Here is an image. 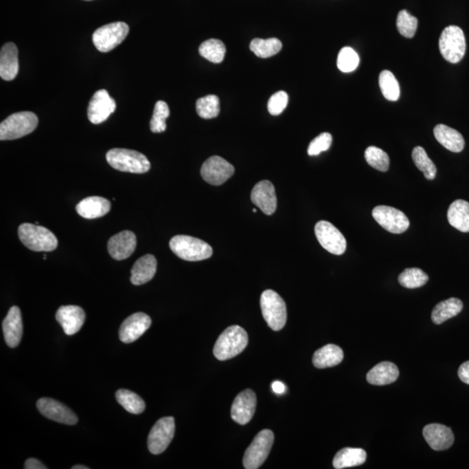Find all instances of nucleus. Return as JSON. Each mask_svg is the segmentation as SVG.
I'll use <instances>...</instances> for the list:
<instances>
[{"mask_svg":"<svg viewBox=\"0 0 469 469\" xmlns=\"http://www.w3.org/2000/svg\"><path fill=\"white\" fill-rule=\"evenodd\" d=\"M248 343V334L244 329L238 325L229 327L216 342L214 356L220 361L231 359L242 353Z\"/></svg>","mask_w":469,"mask_h":469,"instance_id":"obj_1","label":"nucleus"},{"mask_svg":"<svg viewBox=\"0 0 469 469\" xmlns=\"http://www.w3.org/2000/svg\"><path fill=\"white\" fill-rule=\"evenodd\" d=\"M108 164L115 170L143 174L150 171L151 163L144 154L128 149H111L106 154Z\"/></svg>","mask_w":469,"mask_h":469,"instance_id":"obj_2","label":"nucleus"},{"mask_svg":"<svg viewBox=\"0 0 469 469\" xmlns=\"http://www.w3.org/2000/svg\"><path fill=\"white\" fill-rule=\"evenodd\" d=\"M170 248L174 254L185 261H202L213 254V249L207 242L190 236H175L170 241Z\"/></svg>","mask_w":469,"mask_h":469,"instance_id":"obj_3","label":"nucleus"},{"mask_svg":"<svg viewBox=\"0 0 469 469\" xmlns=\"http://www.w3.org/2000/svg\"><path fill=\"white\" fill-rule=\"evenodd\" d=\"M19 237L22 244L33 251H52L57 247L55 235L42 226L23 224L19 228Z\"/></svg>","mask_w":469,"mask_h":469,"instance_id":"obj_4","label":"nucleus"},{"mask_svg":"<svg viewBox=\"0 0 469 469\" xmlns=\"http://www.w3.org/2000/svg\"><path fill=\"white\" fill-rule=\"evenodd\" d=\"M39 119L31 111L11 115L0 124V140H15L32 133L38 126Z\"/></svg>","mask_w":469,"mask_h":469,"instance_id":"obj_5","label":"nucleus"},{"mask_svg":"<svg viewBox=\"0 0 469 469\" xmlns=\"http://www.w3.org/2000/svg\"><path fill=\"white\" fill-rule=\"evenodd\" d=\"M262 313L263 318L268 323L269 328L279 332L283 329L287 320V308L285 302L274 290L267 289L262 292L261 299Z\"/></svg>","mask_w":469,"mask_h":469,"instance_id":"obj_6","label":"nucleus"},{"mask_svg":"<svg viewBox=\"0 0 469 469\" xmlns=\"http://www.w3.org/2000/svg\"><path fill=\"white\" fill-rule=\"evenodd\" d=\"M439 48L447 61L457 64L465 55L466 39L463 31L457 26L446 27L439 39Z\"/></svg>","mask_w":469,"mask_h":469,"instance_id":"obj_7","label":"nucleus"},{"mask_svg":"<svg viewBox=\"0 0 469 469\" xmlns=\"http://www.w3.org/2000/svg\"><path fill=\"white\" fill-rule=\"evenodd\" d=\"M130 28L124 22H114L100 27L93 35V41L101 52H109L126 39Z\"/></svg>","mask_w":469,"mask_h":469,"instance_id":"obj_8","label":"nucleus"},{"mask_svg":"<svg viewBox=\"0 0 469 469\" xmlns=\"http://www.w3.org/2000/svg\"><path fill=\"white\" fill-rule=\"evenodd\" d=\"M273 443H274V434L271 430H265L259 432L246 450L244 457L245 468L256 469L261 467L269 457Z\"/></svg>","mask_w":469,"mask_h":469,"instance_id":"obj_9","label":"nucleus"},{"mask_svg":"<svg viewBox=\"0 0 469 469\" xmlns=\"http://www.w3.org/2000/svg\"><path fill=\"white\" fill-rule=\"evenodd\" d=\"M175 434V420L168 417L158 420L148 437V448L151 454H160L166 450Z\"/></svg>","mask_w":469,"mask_h":469,"instance_id":"obj_10","label":"nucleus"},{"mask_svg":"<svg viewBox=\"0 0 469 469\" xmlns=\"http://www.w3.org/2000/svg\"><path fill=\"white\" fill-rule=\"evenodd\" d=\"M317 240L327 251L340 256L346 251L347 241L338 229L327 221L317 222L315 227Z\"/></svg>","mask_w":469,"mask_h":469,"instance_id":"obj_11","label":"nucleus"},{"mask_svg":"<svg viewBox=\"0 0 469 469\" xmlns=\"http://www.w3.org/2000/svg\"><path fill=\"white\" fill-rule=\"evenodd\" d=\"M372 215L378 224L393 234H401L410 227L407 216L396 208L379 205L374 208Z\"/></svg>","mask_w":469,"mask_h":469,"instance_id":"obj_12","label":"nucleus"},{"mask_svg":"<svg viewBox=\"0 0 469 469\" xmlns=\"http://www.w3.org/2000/svg\"><path fill=\"white\" fill-rule=\"evenodd\" d=\"M235 168L224 158L211 157L201 168L202 180L212 185H221L234 174Z\"/></svg>","mask_w":469,"mask_h":469,"instance_id":"obj_13","label":"nucleus"},{"mask_svg":"<svg viewBox=\"0 0 469 469\" xmlns=\"http://www.w3.org/2000/svg\"><path fill=\"white\" fill-rule=\"evenodd\" d=\"M116 102L106 90H97L88 106V119L94 124H102L116 111Z\"/></svg>","mask_w":469,"mask_h":469,"instance_id":"obj_14","label":"nucleus"},{"mask_svg":"<svg viewBox=\"0 0 469 469\" xmlns=\"http://www.w3.org/2000/svg\"><path fill=\"white\" fill-rule=\"evenodd\" d=\"M37 408L44 417L57 423L75 425L79 421V418L70 408L50 398L39 399L37 403Z\"/></svg>","mask_w":469,"mask_h":469,"instance_id":"obj_15","label":"nucleus"},{"mask_svg":"<svg viewBox=\"0 0 469 469\" xmlns=\"http://www.w3.org/2000/svg\"><path fill=\"white\" fill-rule=\"evenodd\" d=\"M151 325V317L143 312H137L127 317L120 326L119 338L124 343H131L144 335Z\"/></svg>","mask_w":469,"mask_h":469,"instance_id":"obj_16","label":"nucleus"},{"mask_svg":"<svg viewBox=\"0 0 469 469\" xmlns=\"http://www.w3.org/2000/svg\"><path fill=\"white\" fill-rule=\"evenodd\" d=\"M251 201L265 215L274 214L278 207V199L271 182L263 180L256 184L251 191Z\"/></svg>","mask_w":469,"mask_h":469,"instance_id":"obj_17","label":"nucleus"},{"mask_svg":"<svg viewBox=\"0 0 469 469\" xmlns=\"http://www.w3.org/2000/svg\"><path fill=\"white\" fill-rule=\"evenodd\" d=\"M256 406V394L251 390L242 391L233 401L231 407L232 420L238 424H247L254 416Z\"/></svg>","mask_w":469,"mask_h":469,"instance_id":"obj_18","label":"nucleus"},{"mask_svg":"<svg viewBox=\"0 0 469 469\" xmlns=\"http://www.w3.org/2000/svg\"><path fill=\"white\" fill-rule=\"evenodd\" d=\"M56 319L66 335L73 336L82 328L86 320V313L79 306H62L57 309Z\"/></svg>","mask_w":469,"mask_h":469,"instance_id":"obj_19","label":"nucleus"},{"mask_svg":"<svg viewBox=\"0 0 469 469\" xmlns=\"http://www.w3.org/2000/svg\"><path fill=\"white\" fill-rule=\"evenodd\" d=\"M137 247L136 235L133 231H124L113 236L108 242V251L117 261L130 258Z\"/></svg>","mask_w":469,"mask_h":469,"instance_id":"obj_20","label":"nucleus"},{"mask_svg":"<svg viewBox=\"0 0 469 469\" xmlns=\"http://www.w3.org/2000/svg\"><path fill=\"white\" fill-rule=\"evenodd\" d=\"M423 437L432 450L443 451L454 443V437L451 428L444 425L428 424L423 428Z\"/></svg>","mask_w":469,"mask_h":469,"instance_id":"obj_21","label":"nucleus"},{"mask_svg":"<svg viewBox=\"0 0 469 469\" xmlns=\"http://www.w3.org/2000/svg\"><path fill=\"white\" fill-rule=\"evenodd\" d=\"M3 332L10 347L19 345L23 336L22 316L19 307L13 306L9 309L8 316L3 320Z\"/></svg>","mask_w":469,"mask_h":469,"instance_id":"obj_22","label":"nucleus"},{"mask_svg":"<svg viewBox=\"0 0 469 469\" xmlns=\"http://www.w3.org/2000/svg\"><path fill=\"white\" fill-rule=\"evenodd\" d=\"M19 52L15 44L6 43L0 52V77L6 81H12L18 75Z\"/></svg>","mask_w":469,"mask_h":469,"instance_id":"obj_23","label":"nucleus"},{"mask_svg":"<svg viewBox=\"0 0 469 469\" xmlns=\"http://www.w3.org/2000/svg\"><path fill=\"white\" fill-rule=\"evenodd\" d=\"M157 262L153 255L142 256L134 263L131 271V282L134 285H144L154 278L157 272Z\"/></svg>","mask_w":469,"mask_h":469,"instance_id":"obj_24","label":"nucleus"},{"mask_svg":"<svg viewBox=\"0 0 469 469\" xmlns=\"http://www.w3.org/2000/svg\"><path fill=\"white\" fill-rule=\"evenodd\" d=\"M111 202L101 197H90L83 199L76 207V211L81 217L86 219H96L106 216L111 211Z\"/></svg>","mask_w":469,"mask_h":469,"instance_id":"obj_25","label":"nucleus"},{"mask_svg":"<svg viewBox=\"0 0 469 469\" xmlns=\"http://www.w3.org/2000/svg\"><path fill=\"white\" fill-rule=\"evenodd\" d=\"M399 377V370L396 364L390 362L378 363L367 374V383L373 385L383 386L391 384Z\"/></svg>","mask_w":469,"mask_h":469,"instance_id":"obj_26","label":"nucleus"},{"mask_svg":"<svg viewBox=\"0 0 469 469\" xmlns=\"http://www.w3.org/2000/svg\"><path fill=\"white\" fill-rule=\"evenodd\" d=\"M434 134L439 143L452 153H461L464 149L463 137L453 128L445 126V124H438L434 127Z\"/></svg>","mask_w":469,"mask_h":469,"instance_id":"obj_27","label":"nucleus"},{"mask_svg":"<svg viewBox=\"0 0 469 469\" xmlns=\"http://www.w3.org/2000/svg\"><path fill=\"white\" fill-rule=\"evenodd\" d=\"M343 360V350L335 344H328L316 351L313 356V364L317 369H326L338 365Z\"/></svg>","mask_w":469,"mask_h":469,"instance_id":"obj_28","label":"nucleus"},{"mask_svg":"<svg viewBox=\"0 0 469 469\" xmlns=\"http://www.w3.org/2000/svg\"><path fill=\"white\" fill-rule=\"evenodd\" d=\"M450 225L461 232H469V202L458 199L452 202L448 211Z\"/></svg>","mask_w":469,"mask_h":469,"instance_id":"obj_29","label":"nucleus"},{"mask_svg":"<svg viewBox=\"0 0 469 469\" xmlns=\"http://www.w3.org/2000/svg\"><path fill=\"white\" fill-rule=\"evenodd\" d=\"M463 303L460 299L452 298L439 303L432 312L431 318L435 325H441L461 312Z\"/></svg>","mask_w":469,"mask_h":469,"instance_id":"obj_30","label":"nucleus"},{"mask_svg":"<svg viewBox=\"0 0 469 469\" xmlns=\"http://www.w3.org/2000/svg\"><path fill=\"white\" fill-rule=\"evenodd\" d=\"M366 459V452L362 448H345L336 454L333 466L336 469L356 467L363 465Z\"/></svg>","mask_w":469,"mask_h":469,"instance_id":"obj_31","label":"nucleus"},{"mask_svg":"<svg viewBox=\"0 0 469 469\" xmlns=\"http://www.w3.org/2000/svg\"><path fill=\"white\" fill-rule=\"evenodd\" d=\"M116 399L117 403L131 414H140L143 413L145 410L144 400L133 391L128 390H117Z\"/></svg>","mask_w":469,"mask_h":469,"instance_id":"obj_32","label":"nucleus"},{"mask_svg":"<svg viewBox=\"0 0 469 469\" xmlns=\"http://www.w3.org/2000/svg\"><path fill=\"white\" fill-rule=\"evenodd\" d=\"M283 47L282 42L276 38L268 39H254L249 45V49L256 56L262 59H267L276 55Z\"/></svg>","mask_w":469,"mask_h":469,"instance_id":"obj_33","label":"nucleus"},{"mask_svg":"<svg viewBox=\"0 0 469 469\" xmlns=\"http://www.w3.org/2000/svg\"><path fill=\"white\" fill-rule=\"evenodd\" d=\"M199 53L209 61L219 64L224 59L226 47L221 40L211 39L202 44Z\"/></svg>","mask_w":469,"mask_h":469,"instance_id":"obj_34","label":"nucleus"},{"mask_svg":"<svg viewBox=\"0 0 469 469\" xmlns=\"http://www.w3.org/2000/svg\"><path fill=\"white\" fill-rule=\"evenodd\" d=\"M381 90L384 97L390 101H397L400 97L399 83L390 70H383L379 77Z\"/></svg>","mask_w":469,"mask_h":469,"instance_id":"obj_35","label":"nucleus"},{"mask_svg":"<svg viewBox=\"0 0 469 469\" xmlns=\"http://www.w3.org/2000/svg\"><path fill=\"white\" fill-rule=\"evenodd\" d=\"M412 158L414 164L417 165V167L421 172H423L425 178L428 180H434L437 169L435 167L433 161L428 157L426 151L423 147L417 146L414 148L412 153Z\"/></svg>","mask_w":469,"mask_h":469,"instance_id":"obj_36","label":"nucleus"},{"mask_svg":"<svg viewBox=\"0 0 469 469\" xmlns=\"http://www.w3.org/2000/svg\"><path fill=\"white\" fill-rule=\"evenodd\" d=\"M398 281L405 288L417 289L426 285L428 281V276L421 269H406L403 273H401Z\"/></svg>","mask_w":469,"mask_h":469,"instance_id":"obj_37","label":"nucleus"},{"mask_svg":"<svg viewBox=\"0 0 469 469\" xmlns=\"http://www.w3.org/2000/svg\"><path fill=\"white\" fill-rule=\"evenodd\" d=\"M197 113L199 117L204 119L217 117L220 113V101L218 97L208 95L198 99Z\"/></svg>","mask_w":469,"mask_h":469,"instance_id":"obj_38","label":"nucleus"},{"mask_svg":"<svg viewBox=\"0 0 469 469\" xmlns=\"http://www.w3.org/2000/svg\"><path fill=\"white\" fill-rule=\"evenodd\" d=\"M170 116V109L164 101H157L155 104L153 116L151 119V131L153 133H164L166 130V119Z\"/></svg>","mask_w":469,"mask_h":469,"instance_id":"obj_39","label":"nucleus"},{"mask_svg":"<svg viewBox=\"0 0 469 469\" xmlns=\"http://www.w3.org/2000/svg\"><path fill=\"white\" fill-rule=\"evenodd\" d=\"M360 63V57L350 47H344L337 57V67L344 73L354 72Z\"/></svg>","mask_w":469,"mask_h":469,"instance_id":"obj_40","label":"nucleus"},{"mask_svg":"<svg viewBox=\"0 0 469 469\" xmlns=\"http://www.w3.org/2000/svg\"><path fill=\"white\" fill-rule=\"evenodd\" d=\"M365 160L371 167L385 172L390 168V157L385 151L379 148L370 146L365 151Z\"/></svg>","mask_w":469,"mask_h":469,"instance_id":"obj_41","label":"nucleus"},{"mask_svg":"<svg viewBox=\"0 0 469 469\" xmlns=\"http://www.w3.org/2000/svg\"><path fill=\"white\" fill-rule=\"evenodd\" d=\"M396 26L400 35L405 38L411 39L416 35L418 27V19L410 15L406 10L398 13Z\"/></svg>","mask_w":469,"mask_h":469,"instance_id":"obj_42","label":"nucleus"},{"mask_svg":"<svg viewBox=\"0 0 469 469\" xmlns=\"http://www.w3.org/2000/svg\"><path fill=\"white\" fill-rule=\"evenodd\" d=\"M332 134L325 133L320 134L315 140L310 142L308 148V154L309 156H317L323 151H328L332 146Z\"/></svg>","mask_w":469,"mask_h":469,"instance_id":"obj_43","label":"nucleus"},{"mask_svg":"<svg viewBox=\"0 0 469 469\" xmlns=\"http://www.w3.org/2000/svg\"><path fill=\"white\" fill-rule=\"evenodd\" d=\"M289 96L285 92H278L273 94L268 102V111L272 116H278L285 110L288 106Z\"/></svg>","mask_w":469,"mask_h":469,"instance_id":"obj_44","label":"nucleus"},{"mask_svg":"<svg viewBox=\"0 0 469 469\" xmlns=\"http://www.w3.org/2000/svg\"><path fill=\"white\" fill-rule=\"evenodd\" d=\"M458 376L462 382L469 384V361L462 363L461 367H459Z\"/></svg>","mask_w":469,"mask_h":469,"instance_id":"obj_45","label":"nucleus"},{"mask_svg":"<svg viewBox=\"0 0 469 469\" xmlns=\"http://www.w3.org/2000/svg\"><path fill=\"white\" fill-rule=\"evenodd\" d=\"M26 469H47L45 464H43L41 461L37 460L35 458H30L26 461L25 463Z\"/></svg>","mask_w":469,"mask_h":469,"instance_id":"obj_46","label":"nucleus"},{"mask_svg":"<svg viewBox=\"0 0 469 469\" xmlns=\"http://www.w3.org/2000/svg\"><path fill=\"white\" fill-rule=\"evenodd\" d=\"M271 387L273 391H274V392L276 394H282L285 392L286 387L285 384L281 382H278V381L273 383Z\"/></svg>","mask_w":469,"mask_h":469,"instance_id":"obj_47","label":"nucleus"},{"mask_svg":"<svg viewBox=\"0 0 469 469\" xmlns=\"http://www.w3.org/2000/svg\"><path fill=\"white\" fill-rule=\"evenodd\" d=\"M72 468L73 469H89V468L86 467V466H83V465L73 466V467Z\"/></svg>","mask_w":469,"mask_h":469,"instance_id":"obj_48","label":"nucleus"},{"mask_svg":"<svg viewBox=\"0 0 469 469\" xmlns=\"http://www.w3.org/2000/svg\"><path fill=\"white\" fill-rule=\"evenodd\" d=\"M252 211H253V212H255V213H256V209H253Z\"/></svg>","mask_w":469,"mask_h":469,"instance_id":"obj_49","label":"nucleus"},{"mask_svg":"<svg viewBox=\"0 0 469 469\" xmlns=\"http://www.w3.org/2000/svg\"><path fill=\"white\" fill-rule=\"evenodd\" d=\"M46 259H47V256H44V260H46Z\"/></svg>","mask_w":469,"mask_h":469,"instance_id":"obj_50","label":"nucleus"},{"mask_svg":"<svg viewBox=\"0 0 469 469\" xmlns=\"http://www.w3.org/2000/svg\"><path fill=\"white\" fill-rule=\"evenodd\" d=\"M87 1H89V0H87Z\"/></svg>","mask_w":469,"mask_h":469,"instance_id":"obj_51","label":"nucleus"}]
</instances>
